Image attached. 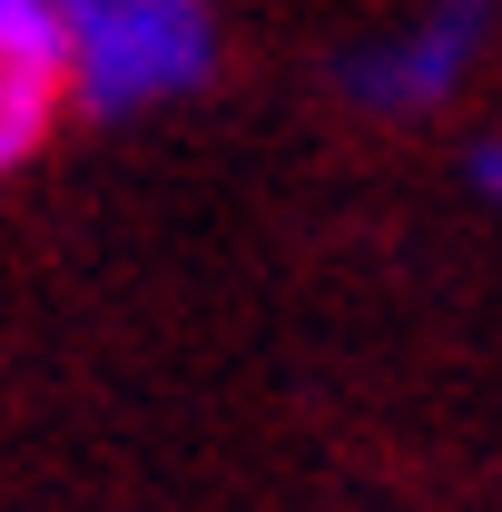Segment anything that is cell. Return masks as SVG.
Wrapping results in <instances>:
<instances>
[{"mask_svg": "<svg viewBox=\"0 0 502 512\" xmlns=\"http://www.w3.org/2000/svg\"><path fill=\"white\" fill-rule=\"evenodd\" d=\"M60 99H69V10L0 0V178L50 138Z\"/></svg>", "mask_w": 502, "mask_h": 512, "instance_id": "7a4b0ae2", "label": "cell"}, {"mask_svg": "<svg viewBox=\"0 0 502 512\" xmlns=\"http://www.w3.org/2000/svg\"><path fill=\"white\" fill-rule=\"evenodd\" d=\"M463 168H473V188H483V197H502V138H473Z\"/></svg>", "mask_w": 502, "mask_h": 512, "instance_id": "277c9868", "label": "cell"}, {"mask_svg": "<svg viewBox=\"0 0 502 512\" xmlns=\"http://www.w3.org/2000/svg\"><path fill=\"white\" fill-rule=\"evenodd\" d=\"M473 50H483V10H434L424 30H394L384 50H365V60L345 69V89H355L365 109H404V119H424V109H443V99L463 89Z\"/></svg>", "mask_w": 502, "mask_h": 512, "instance_id": "3957f363", "label": "cell"}, {"mask_svg": "<svg viewBox=\"0 0 502 512\" xmlns=\"http://www.w3.org/2000/svg\"><path fill=\"white\" fill-rule=\"evenodd\" d=\"M207 69H217V20L197 0H79L69 10V99L99 119L188 99Z\"/></svg>", "mask_w": 502, "mask_h": 512, "instance_id": "6da1fadb", "label": "cell"}]
</instances>
